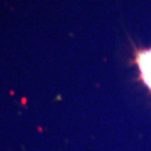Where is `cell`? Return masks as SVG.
<instances>
[{
    "mask_svg": "<svg viewBox=\"0 0 151 151\" xmlns=\"http://www.w3.org/2000/svg\"><path fill=\"white\" fill-rule=\"evenodd\" d=\"M136 60L144 84L151 91V49L137 52Z\"/></svg>",
    "mask_w": 151,
    "mask_h": 151,
    "instance_id": "obj_1",
    "label": "cell"
}]
</instances>
